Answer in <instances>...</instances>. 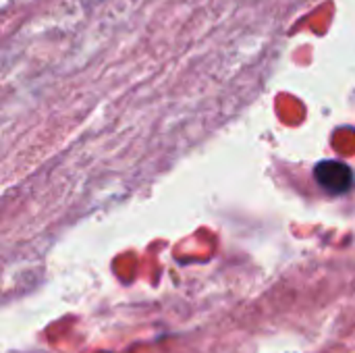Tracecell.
Returning a JSON list of instances; mask_svg holds the SVG:
<instances>
[{
	"instance_id": "6da1fadb",
	"label": "cell",
	"mask_w": 355,
	"mask_h": 353,
	"mask_svg": "<svg viewBox=\"0 0 355 353\" xmlns=\"http://www.w3.org/2000/svg\"><path fill=\"white\" fill-rule=\"evenodd\" d=\"M314 177H316L318 185L322 189H327L329 193H345L354 183V175H352L349 166L343 162H337V160L320 162L314 171Z\"/></svg>"
}]
</instances>
